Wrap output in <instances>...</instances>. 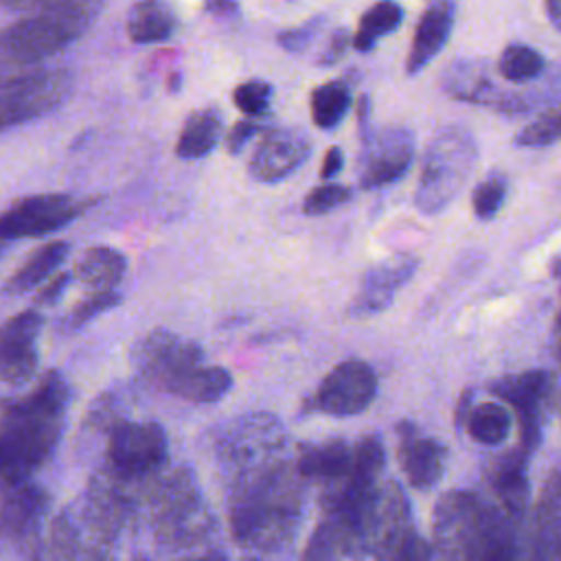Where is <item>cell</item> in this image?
Here are the masks:
<instances>
[{
	"mask_svg": "<svg viewBox=\"0 0 561 561\" xmlns=\"http://www.w3.org/2000/svg\"><path fill=\"white\" fill-rule=\"evenodd\" d=\"M68 408V386L55 370L22 399L9 403L0 416V480L24 482L55 449L64 414Z\"/></svg>",
	"mask_w": 561,
	"mask_h": 561,
	"instance_id": "cell-1",
	"label": "cell"
},
{
	"mask_svg": "<svg viewBox=\"0 0 561 561\" xmlns=\"http://www.w3.org/2000/svg\"><path fill=\"white\" fill-rule=\"evenodd\" d=\"M11 9H31L35 13L0 31V81L31 72L33 66L59 53L85 33L99 7L79 0L11 2Z\"/></svg>",
	"mask_w": 561,
	"mask_h": 561,
	"instance_id": "cell-2",
	"label": "cell"
},
{
	"mask_svg": "<svg viewBox=\"0 0 561 561\" xmlns=\"http://www.w3.org/2000/svg\"><path fill=\"white\" fill-rule=\"evenodd\" d=\"M478 158L473 136L460 125H443L425 147L414 206L423 215L445 210L467 184Z\"/></svg>",
	"mask_w": 561,
	"mask_h": 561,
	"instance_id": "cell-3",
	"label": "cell"
},
{
	"mask_svg": "<svg viewBox=\"0 0 561 561\" xmlns=\"http://www.w3.org/2000/svg\"><path fill=\"white\" fill-rule=\"evenodd\" d=\"M72 88V75L61 68L31 70L0 81V131L33 121L57 107Z\"/></svg>",
	"mask_w": 561,
	"mask_h": 561,
	"instance_id": "cell-4",
	"label": "cell"
},
{
	"mask_svg": "<svg viewBox=\"0 0 561 561\" xmlns=\"http://www.w3.org/2000/svg\"><path fill=\"white\" fill-rule=\"evenodd\" d=\"M377 394L375 370L362 359L340 362L320 381L309 408L331 416H353L364 412Z\"/></svg>",
	"mask_w": 561,
	"mask_h": 561,
	"instance_id": "cell-5",
	"label": "cell"
},
{
	"mask_svg": "<svg viewBox=\"0 0 561 561\" xmlns=\"http://www.w3.org/2000/svg\"><path fill=\"white\" fill-rule=\"evenodd\" d=\"M167 434L158 423L118 421L107 440V456L123 476H145L167 460Z\"/></svg>",
	"mask_w": 561,
	"mask_h": 561,
	"instance_id": "cell-6",
	"label": "cell"
},
{
	"mask_svg": "<svg viewBox=\"0 0 561 561\" xmlns=\"http://www.w3.org/2000/svg\"><path fill=\"white\" fill-rule=\"evenodd\" d=\"M83 204L61 193L20 199L0 213V239H31L59 230L83 213Z\"/></svg>",
	"mask_w": 561,
	"mask_h": 561,
	"instance_id": "cell-7",
	"label": "cell"
},
{
	"mask_svg": "<svg viewBox=\"0 0 561 561\" xmlns=\"http://www.w3.org/2000/svg\"><path fill=\"white\" fill-rule=\"evenodd\" d=\"M489 390L508 401L519 421L522 449L528 454L539 445L541 438V412L550 401L552 377L546 370H526L506 375L489 386Z\"/></svg>",
	"mask_w": 561,
	"mask_h": 561,
	"instance_id": "cell-8",
	"label": "cell"
},
{
	"mask_svg": "<svg viewBox=\"0 0 561 561\" xmlns=\"http://www.w3.org/2000/svg\"><path fill=\"white\" fill-rule=\"evenodd\" d=\"M414 136L405 127H388L364 140L359 184L362 188H379L397 182L412 162Z\"/></svg>",
	"mask_w": 561,
	"mask_h": 561,
	"instance_id": "cell-9",
	"label": "cell"
},
{
	"mask_svg": "<svg viewBox=\"0 0 561 561\" xmlns=\"http://www.w3.org/2000/svg\"><path fill=\"white\" fill-rule=\"evenodd\" d=\"M136 359L140 370L167 390L178 377L202 366L204 353L195 342L169 331H153L136 348Z\"/></svg>",
	"mask_w": 561,
	"mask_h": 561,
	"instance_id": "cell-10",
	"label": "cell"
},
{
	"mask_svg": "<svg viewBox=\"0 0 561 561\" xmlns=\"http://www.w3.org/2000/svg\"><path fill=\"white\" fill-rule=\"evenodd\" d=\"M42 316L37 311H20L0 327V381L22 383L37 368V335Z\"/></svg>",
	"mask_w": 561,
	"mask_h": 561,
	"instance_id": "cell-11",
	"label": "cell"
},
{
	"mask_svg": "<svg viewBox=\"0 0 561 561\" xmlns=\"http://www.w3.org/2000/svg\"><path fill=\"white\" fill-rule=\"evenodd\" d=\"M416 267H419V259L408 252L392 254L390 259L368 267L351 311L355 316L383 311L392 302L394 294L414 276Z\"/></svg>",
	"mask_w": 561,
	"mask_h": 561,
	"instance_id": "cell-12",
	"label": "cell"
},
{
	"mask_svg": "<svg viewBox=\"0 0 561 561\" xmlns=\"http://www.w3.org/2000/svg\"><path fill=\"white\" fill-rule=\"evenodd\" d=\"M309 140L294 129H274L256 145L250 173L261 182H278L294 173L309 156Z\"/></svg>",
	"mask_w": 561,
	"mask_h": 561,
	"instance_id": "cell-13",
	"label": "cell"
},
{
	"mask_svg": "<svg viewBox=\"0 0 561 561\" xmlns=\"http://www.w3.org/2000/svg\"><path fill=\"white\" fill-rule=\"evenodd\" d=\"M440 85L458 101L489 105L506 114H517L526 110L522 99L497 92L478 61H454L451 66H447Z\"/></svg>",
	"mask_w": 561,
	"mask_h": 561,
	"instance_id": "cell-14",
	"label": "cell"
},
{
	"mask_svg": "<svg viewBox=\"0 0 561 561\" xmlns=\"http://www.w3.org/2000/svg\"><path fill=\"white\" fill-rule=\"evenodd\" d=\"M447 449L434 440L423 438L410 423L399 425V460L408 482L414 489H430L443 476Z\"/></svg>",
	"mask_w": 561,
	"mask_h": 561,
	"instance_id": "cell-15",
	"label": "cell"
},
{
	"mask_svg": "<svg viewBox=\"0 0 561 561\" xmlns=\"http://www.w3.org/2000/svg\"><path fill=\"white\" fill-rule=\"evenodd\" d=\"M454 20H456V4L451 2H432L425 7L414 28L412 46L405 59L408 75H416L436 57V53L449 39Z\"/></svg>",
	"mask_w": 561,
	"mask_h": 561,
	"instance_id": "cell-16",
	"label": "cell"
},
{
	"mask_svg": "<svg viewBox=\"0 0 561 561\" xmlns=\"http://www.w3.org/2000/svg\"><path fill=\"white\" fill-rule=\"evenodd\" d=\"M526 451L519 447L504 454L491 471V484L495 495L502 500L508 515L519 517L528 504V480H526Z\"/></svg>",
	"mask_w": 561,
	"mask_h": 561,
	"instance_id": "cell-17",
	"label": "cell"
},
{
	"mask_svg": "<svg viewBox=\"0 0 561 561\" xmlns=\"http://www.w3.org/2000/svg\"><path fill=\"white\" fill-rule=\"evenodd\" d=\"M537 561H561V473L554 471L537 506Z\"/></svg>",
	"mask_w": 561,
	"mask_h": 561,
	"instance_id": "cell-18",
	"label": "cell"
},
{
	"mask_svg": "<svg viewBox=\"0 0 561 561\" xmlns=\"http://www.w3.org/2000/svg\"><path fill=\"white\" fill-rule=\"evenodd\" d=\"M125 270H127V259L118 250L107 245H94V248H88L77 261L75 276L88 289H92V294H99V291H114Z\"/></svg>",
	"mask_w": 561,
	"mask_h": 561,
	"instance_id": "cell-19",
	"label": "cell"
},
{
	"mask_svg": "<svg viewBox=\"0 0 561 561\" xmlns=\"http://www.w3.org/2000/svg\"><path fill=\"white\" fill-rule=\"evenodd\" d=\"M353 467V447L344 440H329L305 447L298 458V471L318 480H346Z\"/></svg>",
	"mask_w": 561,
	"mask_h": 561,
	"instance_id": "cell-20",
	"label": "cell"
},
{
	"mask_svg": "<svg viewBox=\"0 0 561 561\" xmlns=\"http://www.w3.org/2000/svg\"><path fill=\"white\" fill-rule=\"evenodd\" d=\"M232 388V375L221 366H197L178 377L167 392L193 403L219 401Z\"/></svg>",
	"mask_w": 561,
	"mask_h": 561,
	"instance_id": "cell-21",
	"label": "cell"
},
{
	"mask_svg": "<svg viewBox=\"0 0 561 561\" xmlns=\"http://www.w3.org/2000/svg\"><path fill=\"white\" fill-rule=\"evenodd\" d=\"M175 13L164 2H138L131 7L127 18V33L129 39L136 44H151L162 42L173 35L175 31Z\"/></svg>",
	"mask_w": 561,
	"mask_h": 561,
	"instance_id": "cell-22",
	"label": "cell"
},
{
	"mask_svg": "<svg viewBox=\"0 0 561 561\" xmlns=\"http://www.w3.org/2000/svg\"><path fill=\"white\" fill-rule=\"evenodd\" d=\"M221 136V116L215 110L193 112L175 142V153L184 160H195L210 153Z\"/></svg>",
	"mask_w": 561,
	"mask_h": 561,
	"instance_id": "cell-23",
	"label": "cell"
},
{
	"mask_svg": "<svg viewBox=\"0 0 561 561\" xmlns=\"http://www.w3.org/2000/svg\"><path fill=\"white\" fill-rule=\"evenodd\" d=\"M68 243L66 241H50L42 248H37L9 278L7 289L9 291H26L37 285H42L66 259Z\"/></svg>",
	"mask_w": 561,
	"mask_h": 561,
	"instance_id": "cell-24",
	"label": "cell"
},
{
	"mask_svg": "<svg viewBox=\"0 0 561 561\" xmlns=\"http://www.w3.org/2000/svg\"><path fill=\"white\" fill-rule=\"evenodd\" d=\"M403 22V9L397 2H377L359 20V26L353 35V46L362 53H368L379 37L392 33Z\"/></svg>",
	"mask_w": 561,
	"mask_h": 561,
	"instance_id": "cell-25",
	"label": "cell"
},
{
	"mask_svg": "<svg viewBox=\"0 0 561 561\" xmlns=\"http://www.w3.org/2000/svg\"><path fill=\"white\" fill-rule=\"evenodd\" d=\"M351 107V90L344 81H327L311 92V118L320 129H333Z\"/></svg>",
	"mask_w": 561,
	"mask_h": 561,
	"instance_id": "cell-26",
	"label": "cell"
},
{
	"mask_svg": "<svg viewBox=\"0 0 561 561\" xmlns=\"http://www.w3.org/2000/svg\"><path fill=\"white\" fill-rule=\"evenodd\" d=\"M511 414L500 403H478L471 408L465 425L473 440L482 445H500L511 432Z\"/></svg>",
	"mask_w": 561,
	"mask_h": 561,
	"instance_id": "cell-27",
	"label": "cell"
},
{
	"mask_svg": "<svg viewBox=\"0 0 561 561\" xmlns=\"http://www.w3.org/2000/svg\"><path fill=\"white\" fill-rule=\"evenodd\" d=\"M543 68H546L543 57L526 44L506 46L497 59L500 75L511 83H526V81L539 77L543 72Z\"/></svg>",
	"mask_w": 561,
	"mask_h": 561,
	"instance_id": "cell-28",
	"label": "cell"
},
{
	"mask_svg": "<svg viewBox=\"0 0 561 561\" xmlns=\"http://www.w3.org/2000/svg\"><path fill=\"white\" fill-rule=\"evenodd\" d=\"M561 138V107L550 110L522 127L515 136V145L519 147H543Z\"/></svg>",
	"mask_w": 561,
	"mask_h": 561,
	"instance_id": "cell-29",
	"label": "cell"
},
{
	"mask_svg": "<svg viewBox=\"0 0 561 561\" xmlns=\"http://www.w3.org/2000/svg\"><path fill=\"white\" fill-rule=\"evenodd\" d=\"M506 197V180L502 175H489L484 182H480L473 188L471 195V206L478 219L489 221L497 215Z\"/></svg>",
	"mask_w": 561,
	"mask_h": 561,
	"instance_id": "cell-30",
	"label": "cell"
},
{
	"mask_svg": "<svg viewBox=\"0 0 561 561\" xmlns=\"http://www.w3.org/2000/svg\"><path fill=\"white\" fill-rule=\"evenodd\" d=\"M234 105L248 114V116H259L267 110L270 105V99H272V85L261 81V79H250V81H243L234 88Z\"/></svg>",
	"mask_w": 561,
	"mask_h": 561,
	"instance_id": "cell-31",
	"label": "cell"
},
{
	"mask_svg": "<svg viewBox=\"0 0 561 561\" xmlns=\"http://www.w3.org/2000/svg\"><path fill=\"white\" fill-rule=\"evenodd\" d=\"M351 199V188L342 184H322L316 186L302 202V210L307 215H322L333 210L335 206Z\"/></svg>",
	"mask_w": 561,
	"mask_h": 561,
	"instance_id": "cell-32",
	"label": "cell"
},
{
	"mask_svg": "<svg viewBox=\"0 0 561 561\" xmlns=\"http://www.w3.org/2000/svg\"><path fill=\"white\" fill-rule=\"evenodd\" d=\"M121 296L118 291H99V294H90L83 302H79L70 313H68V327L77 329L83 327L88 320H92L94 316L112 309L114 305H118Z\"/></svg>",
	"mask_w": 561,
	"mask_h": 561,
	"instance_id": "cell-33",
	"label": "cell"
},
{
	"mask_svg": "<svg viewBox=\"0 0 561 561\" xmlns=\"http://www.w3.org/2000/svg\"><path fill=\"white\" fill-rule=\"evenodd\" d=\"M322 24H324V18L318 15V18H313V20H309V22L296 26V28L280 31V33H278V44H280L285 50H291V53L302 50V48L318 35V31L322 28Z\"/></svg>",
	"mask_w": 561,
	"mask_h": 561,
	"instance_id": "cell-34",
	"label": "cell"
},
{
	"mask_svg": "<svg viewBox=\"0 0 561 561\" xmlns=\"http://www.w3.org/2000/svg\"><path fill=\"white\" fill-rule=\"evenodd\" d=\"M348 44H353L351 33H348L346 28H335V31L331 33V37H329V44H327V48H324V55H322L320 64H322V66H331V64H335L337 59H342V55L346 53Z\"/></svg>",
	"mask_w": 561,
	"mask_h": 561,
	"instance_id": "cell-35",
	"label": "cell"
},
{
	"mask_svg": "<svg viewBox=\"0 0 561 561\" xmlns=\"http://www.w3.org/2000/svg\"><path fill=\"white\" fill-rule=\"evenodd\" d=\"M256 125L252 121H239L230 131H228V138H226V145H228V151L230 153H237L243 149V145L256 134Z\"/></svg>",
	"mask_w": 561,
	"mask_h": 561,
	"instance_id": "cell-36",
	"label": "cell"
},
{
	"mask_svg": "<svg viewBox=\"0 0 561 561\" xmlns=\"http://www.w3.org/2000/svg\"><path fill=\"white\" fill-rule=\"evenodd\" d=\"M68 280H70V274H55L50 280H46L44 283V287L37 291V302H44V305H50V302H55L59 296H61V291L66 289V285H68Z\"/></svg>",
	"mask_w": 561,
	"mask_h": 561,
	"instance_id": "cell-37",
	"label": "cell"
},
{
	"mask_svg": "<svg viewBox=\"0 0 561 561\" xmlns=\"http://www.w3.org/2000/svg\"><path fill=\"white\" fill-rule=\"evenodd\" d=\"M342 164H344V153L340 147H331L327 153H324V160H322V167H320V175L324 180L337 175L342 171Z\"/></svg>",
	"mask_w": 561,
	"mask_h": 561,
	"instance_id": "cell-38",
	"label": "cell"
},
{
	"mask_svg": "<svg viewBox=\"0 0 561 561\" xmlns=\"http://www.w3.org/2000/svg\"><path fill=\"white\" fill-rule=\"evenodd\" d=\"M471 390H465L462 392V397H460V401H458V410H456V423L458 425H465V421H467V416H469V412H471Z\"/></svg>",
	"mask_w": 561,
	"mask_h": 561,
	"instance_id": "cell-39",
	"label": "cell"
},
{
	"mask_svg": "<svg viewBox=\"0 0 561 561\" xmlns=\"http://www.w3.org/2000/svg\"><path fill=\"white\" fill-rule=\"evenodd\" d=\"M546 13H548L550 22L554 24V28L561 31V0H548L546 2Z\"/></svg>",
	"mask_w": 561,
	"mask_h": 561,
	"instance_id": "cell-40",
	"label": "cell"
},
{
	"mask_svg": "<svg viewBox=\"0 0 561 561\" xmlns=\"http://www.w3.org/2000/svg\"><path fill=\"white\" fill-rule=\"evenodd\" d=\"M208 9H210V11H217V13H219V11H226V9L234 11L237 7H234V4H208Z\"/></svg>",
	"mask_w": 561,
	"mask_h": 561,
	"instance_id": "cell-41",
	"label": "cell"
},
{
	"mask_svg": "<svg viewBox=\"0 0 561 561\" xmlns=\"http://www.w3.org/2000/svg\"><path fill=\"white\" fill-rule=\"evenodd\" d=\"M195 561H219V559H215V557H208V559H195Z\"/></svg>",
	"mask_w": 561,
	"mask_h": 561,
	"instance_id": "cell-42",
	"label": "cell"
}]
</instances>
